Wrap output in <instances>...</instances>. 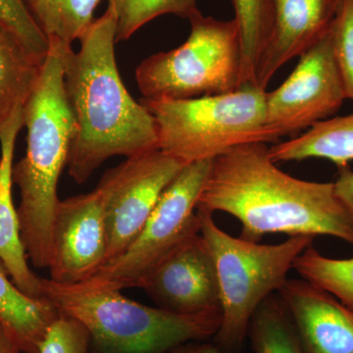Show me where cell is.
Returning <instances> with one entry per match:
<instances>
[{
  "label": "cell",
  "instance_id": "25",
  "mask_svg": "<svg viewBox=\"0 0 353 353\" xmlns=\"http://www.w3.org/2000/svg\"><path fill=\"white\" fill-rule=\"evenodd\" d=\"M334 60L347 99L353 101V0H343L330 29Z\"/></svg>",
  "mask_w": 353,
  "mask_h": 353
},
{
  "label": "cell",
  "instance_id": "26",
  "mask_svg": "<svg viewBox=\"0 0 353 353\" xmlns=\"http://www.w3.org/2000/svg\"><path fill=\"white\" fill-rule=\"evenodd\" d=\"M39 353H94L87 330L80 322L60 314L48 330Z\"/></svg>",
  "mask_w": 353,
  "mask_h": 353
},
{
  "label": "cell",
  "instance_id": "29",
  "mask_svg": "<svg viewBox=\"0 0 353 353\" xmlns=\"http://www.w3.org/2000/svg\"><path fill=\"white\" fill-rule=\"evenodd\" d=\"M0 353H24L0 324Z\"/></svg>",
  "mask_w": 353,
  "mask_h": 353
},
{
  "label": "cell",
  "instance_id": "4",
  "mask_svg": "<svg viewBox=\"0 0 353 353\" xmlns=\"http://www.w3.org/2000/svg\"><path fill=\"white\" fill-rule=\"evenodd\" d=\"M44 299L59 314L87 330L97 353H168L194 341L214 338L221 311L180 315L137 303L121 290L64 285L43 279Z\"/></svg>",
  "mask_w": 353,
  "mask_h": 353
},
{
  "label": "cell",
  "instance_id": "24",
  "mask_svg": "<svg viewBox=\"0 0 353 353\" xmlns=\"http://www.w3.org/2000/svg\"><path fill=\"white\" fill-rule=\"evenodd\" d=\"M0 21L43 63L50 50V39L23 0H0Z\"/></svg>",
  "mask_w": 353,
  "mask_h": 353
},
{
  "label": "cell",
  "instance_id": "10",
  "mask_svg": "<svg viewBox=\"0 0 353 353\" xmlns=\"http://www.w3.org/2000/svg\"><path fill=\"white\" fill-rule=\"evenodd\" d=\"M345 99L329 32L299 57L277 90L266 92L267 126L278 139L294 134L330 119Z\"/></svg>",
  "mask_w": 353,
  "mask_h": 353
},
{
  "label": "cell",
  "instance_id": "3",
  "mask_svg": "<svg viewBox=\"0 0 353 353\" xmlns=\"http://www.w3.org/2000/svg\"><path fill=\"white\" fill-rule=\"evenodd\" d=\"M50 50L39 78L23 106L27 129L25 157L13 164V185L19 189L21 239L32 266L48 269L50 234L58 202V182L68 163L75 121L64 83L63 44L48 37Z\"/></svg>",
  "mask_w": 353,
  "mask_h": 353
},
{
  "label": "cell",
  "instance_id": "12",
  "mask_svg": "<svg viewBox=\"0 0 353 353\" xmlns=\"http://www.w3.org/2000/svg\"><path fill=\"white\" fill-rule=\"evenodd\" d=\"M141 289L157 307L175 314L221 311L214 259L201 232L192 234L169 252Z\"/></svg>",
  "mask_w": 353,
  "mask_h": 353
},
{
  "label": "cell",
  "instance_id": "17",
  "mask_svg": "<svg viewBox=\"0 0 353 353\" xmlns=\"http://www.w3.org/2000/svg\"><path fill=\"white\" fill-rule=\"evenodd\" d=\"M269 155L276 163L318 158L338 168L348 166L353 161V113L322 121L297 138L279 141L269 148Z\"/></svg>",
  "mask_w": 353,
  "mask_h": 353
},
{
  "label": "cell",
  "instance_id": "1",
  "mask_svg": "<svg viewBox=\"0 0 353 353\" xmlns=\"http://www.w3.org/2000/svg\"><path fill=\"white\" fill-rule=\"evenodd\" d=\"M197 210L227 213L241 225V238L327 236L353 246V216L334 183L301 180L281 170L266 143L238 146L212 160Z\"/></svg>",
  "mask_w": 353,
  "mask_h": 353
},
{
  "label": "cell",
  "instance_id": "2",
  "mask_svg": "<svg viewBox=\"0 0 353 353\" xmlns=\"http://www.w3.org/2000/svg\"><path fill=\"white\" fill-rule=\"evenodd\" d=\"M80 50L63 44L64 83L75 121L69 176L87 182L114 157H132L158 148L157 123L130 94L116 61V19L108 6L79 39Z\"/></svg>",
  "mask_w": 353,
  "mask_h": 353
},
{
  "label": "cell",
  "instance_id": "27",
  "mask_svg": "<svg viewBox=\"0 0 353 353\" xmlns=\"http://www.w3.org/2000/svg\"><path fill=\"white\" fill-rule=\"evenodd\" d=\"M336 194L353 216V171L348 166L339 168V175L334 182Z\"/></svg>",
  "mask_w": 353,
  "mask_h": 353
},
{
  "label": "cell",
  "instance_id": "15",
  "mask_svg": "<svg viewBox=\"0 0 353 353\" xmlns=\"http://www.w3.org/2000/svg\"><path fill=\"white\" fill-rule=\"evenodd\" d=\"M23 127L24 117L23 108H20L0 131V261L22 292L36 299H44L43 278L37 276L28 262L12 196L14 152L16 139Z\"/></svg>",
  "mask_w": 353,
  "mask_h": 353
},
{
  "label": "cell",
  "instance_id": "20",
  "mask_svg": "<svg viewBox=\"0 0 353 353\" xmlns=\"http://www.w3.org/2000/svg\"><path fill=\"white\" fill-rule=\"evenodd\" d=\"M248 336L254 353H304L296 330L277 294L260 304Z\"/></svg>",
  "mask_w": 353,
  "mask_h": 353
},
{
  "label": "cell",
  "instance_id": "11",
  "mask_svg": "<svg viewBox=\"0 0 353 353\" xmlns=\"http://www.w3.org/2000/svg\"><path fill=\"white\" fill-rule=\"evenodd\" d=\"M106 262L108 230L97 190L58 202L51 225L48 279L58 284H80Z\"/></svg>",
  "mask_w": 353,
  "mask_h": 353
},
{
  "label": "cell",
  "instance_id": "7",
  "mask_svg": "<svg viewBox=\"0 0 353 353\" xmlns=\"http://www.w3.org/2000/svg\"><path fill=\"white\" fill-rule=\"evenodd\" d=\"M189 38L180 46L146 58L136 70L143 99H197L228 94L241 87V46L234 19L190 18Z\"/></svg>",
  "mask_w": 353,
  "mask_h": 353
},
{
  "label": "cell",
  "instance_id": "6",
  "mask_svg": "<svg viewBox=\"0 0 353 353\" xmlns=\"http://www.w3.org/2000/svg\"><path fill=\"white\" fill-rule=\"evenodd\" d=\"M201 234L214 259L221 297V325L214 343L234 352L248 336L252 316L289 279L294 261L313 236H289L276 245L234 238L216 224L212 213L197 210Z\"/></svg>",
  "mask_w": 353,
  "mask_h": 353
},
{
  "label": "cell",
  "instance_id": "18",
  "mask_svg": "<svg viewBox=\"0 0 353 353\" xmlns=\"http://www.w3.org/2000/svg\"><path fill=\"white\" fill-rule=\"evenodd\" d=\"M41 64L0 21V131L14 112L24 106Z\"/></svg>",
  "mask_w": 353,
  "mask_h": 353
},
{
  "label": "cell",
  "instance_id": "23",
  "mask_svg": "<svg viewBox=\"0 0 353 353\" xmlns=\"http://www.w3.org/2000/svg\"><path fill=\"white\" fill-rule=\"evenodd\" d=\"M116 19V39L128 41L141 28L167 14L190 19L199 12L197 0H108Z\"/></svg>",
  "mask_w": 353,
  "mask_h": 353
},
{
  "label": "cell",
  "instance_id": "30",
  "mask_svg": "<svg viewBox=\"0 0 353 353\" xmlns=\"http://www.w3.org/2000/svg\"><path fill=\"white\" fill-rule=\"evenodd\" d=\"M25 2L26 6L30 9L32 16L34 17V13H36L37 9H38L39 0H23Z\"/></svg>",
  "mask_w": 353,
  "mask_h": 353
},
{
  "label": "cell",
  "instance_id": "22",
  "mask_svg": "<svg viewBox=\"0 0 353 353\" xmlns=\"http://www.w3.org/2000/svg\"><path fill=\"white\" fill-rule=\"evenodd\" d=\"M102 0H39L34 19L48 37L72 44L79 41L94 21Z\"/></svg>",
  "mask_w": 353,
  "mask_h": 353
},
{
  "label": "cell",
  "instance_id": "21",
  "mask_svg": "<svg viewBox=\"0 0 353 353\" xmlns=\"http://www.w3.org/2000/svg\"><path fill=\"white\" fill-rule=\"evenodd\" d=\"M294 269L301 279L329 292L353 311V257L330 259L311 245L297 257Z\"/></svg>",
  "mask_w": 353,
  "mask_h": 353
},
{
  "label": "cell",
  "instance_id": "8",
  "mask_svg": "<svg viewBox=\"0 0 353 353\" xmlns=\"http://www.w3.org/2000/svg\"><path fill=\"white\" fill-rule=\"evenodd\" d=\"M211 164L212 160L185 165L126 250L82 284L115 290L141 288L169 252L192 234L199 233L197 202Z\"/></svg>",
  "mask_w": 353,
  "mask_h": 353
},
{
  "label": "cell",
  "instance_id": "5",
  "mask_svg": "<svg viewBox=\"0 0 353 353\" xmlns=\"http://www.w3.org/2000/svg\"><path fill=\"white\" fill-rule=\"evenodd\" d=\"M265 97L266 90L245 83L224 94L141 102L157 123L158 148L188 165L248 143H279L267 126Z\"/></svg>",
  "mask_w": 353,
  "mask_h": 353
},
{
  "label": "cell",
  "instance_id": "14",
  "mask_svg": "<svg viewBox=\"0 0 353 353\" xmlns=\"http://www.w3.org/2000/svg\"><path fill=\"white\" fill-rule=\"evenodd\" d=\"M343 0H271V30L255 85L266 90L272 77L290 60L321 41Z\"/></svg>",
  "mask_w": 353,
  "mask_h": 353
},
{
  "label": "cell",
  "instance_id": "13",
  "mask_svg": "<svg viewBox=\"0 0 353 353\" xmlns=\"http://www.w3.org/2000/svg\"><path fill=\"white\" fill-rule=\"evenodd\" d=\"M304 353H353V311L303 279H288L277 292Z\"/></svg>",
  "mask_w": 353,
  "mask_h": 353
},
{
  "label": "cell",
  "instance_id": "9",
  "mask_svg": "<svg viewBox=\"0 0 353 353\" xmlns=\"http://www.w3.org/2000/svg\"><path fill=\"white\" fill-rule=\"evenodd\" d=\"M185 166L157 148L128 157L102 176L95 190L108 230L106 263L138 236L165 190Z\"/></svg>",
  "mask_w": 353,
  "mask_h": 353
},
{
  "label": "cell",
  "instance_id": "16",
  "mask_svg": "<svg viewBox=\"0 0 353 353\" xmlns=\"http://www.w3.org/2000/svg\"><path fill=\"white\" fill-rule=\"evenodd\" d=\"M59 312L46 299L26 294L0 261V324L24 353H39Z\"/></svg>",
  "mask_w": 353,
  "mask_h": 353
},
{
  "label": "cell",
  "instance_id": "19",
  "mask_svg": "<svg viewBox=\"0 0 353 353\" xmlns=\"http://www.w3.org/2000/svg\"><path fill=\"white\" fill-rule=\"evenodd\" d=\"M241 46V85H255L271 30V0H232Z\"/></svg>",
  "mask_w": 353,
  "mask_h": 353
},
{
  "label": "cell",
  "instance_id": "28",
  "mask_svg": "<svg viewBox=\"0 0 353 353\" xmlns=\"http://www.w3.org/2000/svg\"><path fill=\"white\" fill-rule=\"evenodd\" d=\"M168 353H234L228 352L216 343L204 341H194L183 343Z\"/></svg>",
  "mask_w": 353,
  "mask_h": 353
}]
</instances>
